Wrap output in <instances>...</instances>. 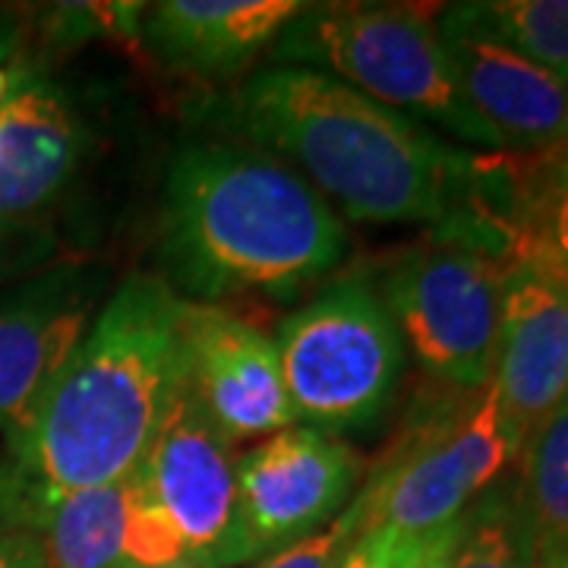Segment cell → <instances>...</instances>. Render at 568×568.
<instances>
[{
    "label": "cell",
    "instance_id": "obj_1",
    "mask_svg": "<svg viewBox=\"0 0 568 568\" xmlns=\"http://www.w3.org/2000/svg\"><path fill=\"white\" fill-rule=\"evenodd\" d=\"M183 383V297L136 272L95 313L32 429L10 448L17 525L54 496L130 477Z\"/></svg>",
    "mask_w": 568,
    "mask_h": 568
},
{
    "label": "cell",
    "instance_id": "obj_2",
    "mask_svg": "<svg viewBox=\"0 0 568 568\" xmlns=\"http://www.w3.org/2000/svg\"><path fill=\"white\" fill-rule=\"evenodd\" d=\"M215 118L253 149L297 164L325 203L364 224L448 222L474 171V159L424 123L310 67H265Z\"/></svg>",
    "mask_w": 568,
    "mask_h": 568
},
{
    "label": "cell",
    "instance_id": "obj_3",
    "mask_svg": "<svg viewBox=\"0 0 568 568\" xmlns=\"http://www.w3.org/2000/svg\"><path fill=\"white\" fill-rule=\"evenodd\" d=\"M347 250L345 222L278 159L237 142H193L171 162L162 203L168 284L190 304L291 297Z\"/></svg>",
    "mask_w": 568,
    "mask_h": 568
},
{
    "label": "cell",
    "instance_id": "obj_4",
    "mask_svg": "<svg viewBox=\"0 0 568 568\" xmlns=\"http://www.w3.org/2000/svg\"><path fill=\"white\" fill-rule=\"evenodd\" d=\"M275 61L310 67L354 85L410 121L436 123L467 145L503 152L496 133L467 104L436 17L410 3H323L275 39Z\"/></svg>",
    "mask_w": 568,
    "mask_h": 568
},
{
    "label": "cell",
    "instance_id": "obj_5",
    "mask_svg": "<svg viewBox=\"0 0 568 568\" xmlns=\"http://www.w3.org/2000/svg\"><path fill=\"white\" fill-rule=\"evenodd\" d=\"M275 347L297 424L328 436L376 424L405 376V342L366 278L328 284L278 325Z\"/></svg>",
    "mask_w": 568,
    "mask_h": 568
},
{
    "label": "cell",
    "instance_id": "obj_6",
    "mask_svg": "<svg viewBox=\"0 0 568 568\" xmlns=\"http://www.w3.org/2000/svg\"><path fill=\"white\" fill-rule=\"evenodd\" d=\"M493 386L455 392L414 426L357 496L364 534L392 530L417 537L458 521L521 458Z\"/></svg>",
    "mask_w": 568,
    "mask_h": 568
},
{
    "label": "cell",
    "instance_id": "obj_7",
    "mask_svg": "<svg viewBox=\"0 0 568 568\" xmlns=\"http://www.w3.org/2000/svg\"><path fill=\"white\" fill-rule=\"evenodd\" d=\"M506 256L443 234L388 265L379 294L405 351L452 392H480L493 379Z\"/></svg>",
    "mask_w": 568,
    "mask_h": 568
},
{
    "label": "cell",
    "instance_id": "obj_8",
    "mask_svg": "<svg viewBox=\"0 0 568 568\" xmlns=\"http://www.w3.org/2000/svg\"><path fill=\"white\" fill-rule=\"evenodd\" d=\"M361 477V455L310 426H287L244 452L222 568L256 566L328 528L354 503Z\"/></svg>",
    "mask_w": 568,
    "mask_h": 568
},
{
    "label": "cell",
    "instance_id": "obj_9",
    "mask_svg": "<svg viewBox=\"0 0 568 568\" xmlns=\"http://www.w3.org/2000/svg\"><path fill=\"white\" fill-rule=\"evenodd\" d=\"M493 392L521 446L568 392V263L530 241H511Z\"/></svg>",
    "mask_w": 568,
    "mask_h": 568
},
{
    "label": "cell",
    "instance_id": "obj_10",
    "mask_svg": "<svg viewBox=\"0 0 568 568\" xmlns=\"http://www.w3.org/2000/svg\"><path fill=\"white\" fill-rule=\"evenodd\" d=\"M99 282L82 265H54L0 294V436L17 448L82 345Z\"/></svg>",
    "mask_w": 568,
    "mask_h": 568
},
{
    "label": "cell",
    "instance_id": "obj_11",
    "mask_svg": "<svg viewBox=\"0 0 568 568\" xmlns=\"http://www.w3.org/2000/svg\"><path fill=\"white\" fill-rule=\"evenodd\" d=\"M186 392L234 446L297 426L275 338L231 310L183 301Z\"/></svg>",
    "mask_w": 568,
    "mask_h": 568
},
{
    "label": "cell",
    "instance_id": "obj_12",
    "mask_svg": "<svg viewBox=\"0 0 568 568\" xmlns=\"http://www.w3.org/2000/svg\"><path fill=\"white\" fill-rule=\"evenodd\" d=\"M455 80L503 152L544 155L568 140V82L489 32L467 3L436 17Z\"/></svg>",
    "mask_w": 568,
    "mask_h": 568
},
{
    "label": "cell",
    "instance_id": "obj_13",
    "mask_svg": "<svg viewBox=\"0 0 568 568\" xmlns=\"http://www.w3.org/2000/svg\"><path fill=\"white\" fill-rule=\"evenodd\" d=\"M133 480L178 530L190 559L222 568L237 499V458L186 383Z\"/></svg>",
    "mask_w": 568,
    "mask_h": 568
},
{
    "label": "cell",
    "instance_id": "obj_14",
    "mask_svg": "<svg viewBox=\"0 0 568 568\" xmlns=\"http://www.w3.org/2000/svg\"><path fill=\"white\" fill-rule=\"evenodd\" d=\"M304 10L301 0H162L140 7L136 26L164 67L224 80L275 44Z\"/></svg>",
    "mask_w": 568,
    "mask_h": 568
},
{
    "label": "cell",
    "instance_id": "obj_15",
    "mask_svg": "<svg viewBox=\"0 0 568 568\" xmlns=\"http://www.w3.org/2000/svg\"><path fill=\"white\" fill-rule=\"evenodd\" d=\"M82 155L73 108L48 82H22L0 104V224L26 227L67 190Z\"/></svg>",
    "mask_w": 568,
    "mask_h": 568
},
{
    "label": "cell",
    "instance_id": "obj_16",
    "mask_svg": "<svg viewBox=\"0 0 568 568\" xmlns=\"http://www.w3.org/2000/svg\"><path fill=\"white\" fill-rule=\"evenodd\" d=\"M126 515L130 477L54 496L29 515L26 528L39 534L48 568H130Z\"/></svg>",
    "mask_w": 568,
    "mask_h": 568
},
{
    "label": "cell",
    "instance_id": "obj_17",
    "mask_svg": "<svg viewBox=\"0 0 568 568\" xmlns=\"http://www.w3.org/2000/svg\"><path fill=\"white\" fill-rule=\"evenodd\" d=\"M515 477L534 528L537 562L568 552V392L525 443Z\"/></svg>",
    "mask_w": 568,
    "mask_h": 568
},
{
    "label": "cell",
    "instance_id": "obj_18",
    "mask_svg": "<svg viewBox=\"0 0 568 568\" xmlns=\"http://www.w3.org/2000/svg\"><path fill=\"white\" fill-rule=\"evenodd\" d=\"M446 568H537L534 528L515 474H506L467 508Z\"/></svg>",
    "mask_w": 568,
    "mask_h": 568
},
{
    "label": "cell",
    "instance_id": "obj_19",
    "mask_svg": "<svg viewBox=\"0 0 568 568\" xmlns=\"http://www.w3.org/2000/svg\"><path fill=\"white\" fill-rule=\"evenodd\" d=\"M467 10L515 51L568 82V0H470Z\"/></svg>",
    "mask_w": 568,
    "mask_h": 568
},
{
    "label": "cell",
    "instance_id": "obj_20",
    "mask_svg": "<svg viewBox=\"0 0 568 568\" xmlns=\"http://www.w3.org/2000/svg\"><path fill=\"white\" fill-rule=\"evenodd\" d=\"M361 540H364V518H361V508L351 503L328 528L316 530L313 537L282 552L265 556L253 568H342L351 549Z\"/></svg>",
    "mask_w": 568,
    "mask_h": 568
},
{
    "label": "cell",
    "instance_id": "obj_21",
    "mask_svg": "<svg viewBox=\"0 0 568 568\" xmlns=\"http://www.w3.org/2000/svg\"><path fill=\"white\" fill-rule=\"evenodd\" d=\"M465 515L458 521L446 525V528L417 534V537H402V534H392V530H369L373 568H446L448 556L458 544Z\"/></svg>",
    "mask_w": 568,
    "mask_h": 568
},
{
    "label": "cell",
    "instance_id": "obj_22",
    "mask_svg": "<svg viewBox=\"0 0 568 568\" xmlns=\"http://www.w3.org/2000/svg\"><path fill=\"white\" fill-rule=\"evenodd\" d=\"M0 568H48L39 534L10 528L0 534Z\"/></svg>",
    "mask_w": 568,
    "mask_h": 568
},
{
    "label": "cell",
    "instance_id": "obj_23",
    "mask_svg": "<svg viewBox=\"0 0 568 568\" xmlns=\"http://www.w3.org/2000/svg\"><path fill=\"white\" fill-rule=\"evenodd\" d=\"M26 234V227H13V224H0V275H3V265L13 263V250H17V237Z\"/></svg>",
    "mask_w": 568,
    "mask_h": 568
},
{
    "label": "cell",
    "instance_id": "obj_24",
    "mask_svg": "<svg viewBox=\"0 0 568 568\" xmlns=\"http://www.w3.org/2000/svg\"><path fill=\"white\" fill-rule=\"evenodd\" d=\"M342 568H373V540H369V534H364V540L351 549V556H347Z\"/></svg>",
    "mask_w": 568,
    "mask_h": 568
},
{
    "label": "cell",
    "instance_id": "obj_25",
    "mask_svg": "<svg viewBox=\"0 0 568 568\" xmlns=\"http://www.w3.org/2000/svg\"><path fill=\"white\" fill-rule=\"evenodd\" d=\"M20 85H22L20 77H17L13 70H7V67H3V48H0V104L7 102Z\"/></svg>",
    "mask_w": 568,
    "mask_h": 568
},
{
    "label": "cell",
    "instance_id": "obj_26",
    "mask_svg": "<svg viewBox=\"0 0 568 568\" xmlns=\"http://www.w3.org/2000/svg\"><path fill=\"white\" fill-rule=\"evenodd\" d=\"M0 503L13 511V521H17V508H13V487H10V467L0 465Z\"/></svg>",
    "mask_w": 568,
    "mask_h": 568
},
{
    "label": "cell",
    "instance_id": "obj_27",
    "mask_svg": "<svg viewBox=\"0 0 568 568\" xmlns=\"http://www.w3.org/2000/svg\"><path fill=\"white\" fill-rule=\"evenodd\" d=\"M10 528H20V525L13 521V511H10V508L0 503V534H3V530H10Z\"/></svg>",
    "mask_w": 568,
    "mask_h": 568
},
{
    "label": "cell",
    "instance_id": "obj_28",
    "mask_svg": "<svg viewBox=\"0 0 568 568\" xmlns=\"http://www.w3.org/2000/svg\"><path fill=\"white\" fill-rule=\"evenodd\" d=\"M162 568H219V566H212V562H200V559H181V562H171V566H162Z\"/></svg>",
    "mask_w": 568,
    "mask_h": 568
},
{
    "label": "cell",
    "instance_id": "obj_29",
    "mask_svg": "<svg viewBox=\"0 0 568 568\" xmlns=\"http://www.w3.org/2000/svg\"><path fill=\"white\" fill-rule=\"evenodd\" d=\"M537 568H568V552L552 556V559H544V562H537Z\"/></svg>",
    "mask_w": 568,
    "mask_h": 568
}]
</instances>
